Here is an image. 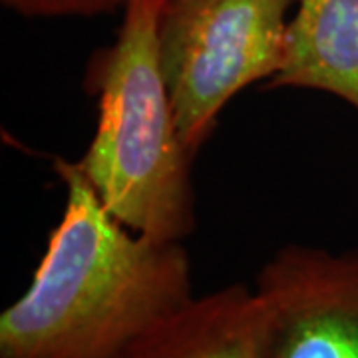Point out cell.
Returning <instances> with one entry per match:
<instances>
[{
	"label": "cell",
	"mask_w": 358,
	"mask_h": 358,
	"mask_svg": "<svg viewBox=\"0 0 358 358\" xmlns=\"http://www.w3.org/2000/svg\"><path fill=\"white\" fill-rule=\"evenodd\" d=\"M166 0H126L112 44L86 70L98 122L78 166L122 225L157 241H183L195 229L193 157L159 56Z\"/></svg>",
	"instance_id": "cell-2"
},
{
	"label": "cell",
	"mask_w": 358,
	"mask_h": 358,
	"mask_svg": "<svg viewBox=\"0 0 358 358\" xmlns=\"http://www.w3.org/2000/svg\"><path fill=\"white\" fill-rule=\"evenodd\" d=\"M271 358H358V249L282 245L255 277Z\"/></svg>",
	"instance_id": "cell-4"
},
{
	"label": "cell",
	"mask_w": 358,
	"mask_h": 358,
	"mask_svg": "<svg viewBox=\"0 0 358 358\" xmlns=\"http://www.w3.org/2000/svg\"><path fill=\"white\" fill-rule=\"evenodd\" d=\"M296 0H166L159 56L181 140L195 159L223 110L271 82L285 56Z\"/></svg>",
	"instance_id": "cell-3"
},
{
	"label": "cell",
	"mask_w": 358,
	"mask_h": 358,
	"mask_svg": "<svg viewBox=\"0 0 358 358\" xmlns=\"http://www.w3.org/2000/svg\"><path fill=\"white\" fill-rule=\"evenodd\" d=\"M268 88L331 94L358 112V0H296Z\"/></svg>",
	"instance_id": "cell-6"
},
{
	"label": "cell",
	"mask_w": 358,
	"mask_h": 358,
	"mask_svg": "<svg viewBox=\"0 0 358 358\" xmlns=\"http://www.w3.org/2000/svg\"><path fill=\"white\" fill-rule=\"evenodd\" d=\"M64 209L24 293L0 315V358H124L192 301L183 241L128 229L78 162L54 159Z\"/></svg>",
	"instance_id": "cell-1"
},
{
	"label": "cell",
	"mask_w": 358,
	"mask_h": 358,
	"mask_svg": "<svg viewBox=\"0 0 358 358\" xmlns=\"http://www.w3.org/2000/svg\"><path fill=\"white\" fill-rule=\"evenodd\" d=\"M124 358H271L267 310L255 287L227 285L193 296Z\"/></svg>",
	"instance_id": "cell-5"
},
{
	"label": "cell",
	"mask_w": 358,
	"mask_h": 358,
	"mask_svg": "<svg viewBox=\"0 0 358 358\" xmlns=\"http://www.w3.org/2000/svg\"><path fill=\"white\" fill-rule=\"evenodd\" d=\"M4 8L22 18H92L124 8L126 0H0Z\"/></svg>",
	"instance_id": "cell-7"
}]
</instances>
